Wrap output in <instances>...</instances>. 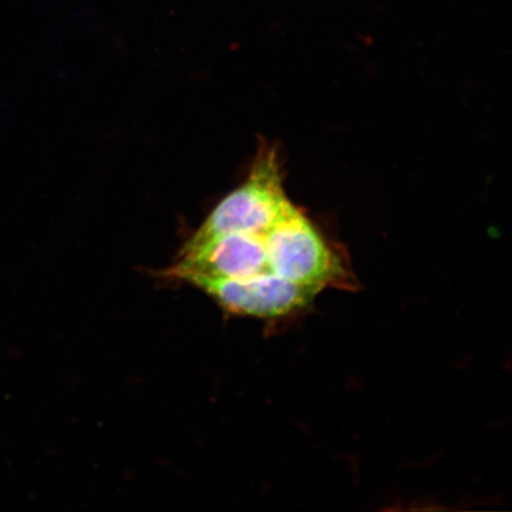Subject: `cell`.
I'll return each mask as SVG.
<instances>
[{"label": "cell", "mask_w": 512, "mask_h": 512, "mask_svg": "<svg viewBox=\"0 0 512 512\" xmlns=\"http://www.w3.org/2000/svg\"><path fill=\"white\" fill-rule=\"evenodd\" d=\"M296 209L288 201L274 147L262 144L247 182L217 206L181 253L229 234H265Z\"/></svg>", "instance_id": "6da1fadb"}, {"label": "cell", "mask_w": 512, "mask_h": 512, "mask_svg": "<svg viewBox=\"0 0 512 512\" xmlns=\"http://www.w3.org/2000/svg\"><path fill=\"white\" fill-rule=\"evenodd\" d=\"M270 273L311 293L350 285L343 262L297 208L265 233Z\"/></svg>", "instance_id": "7a4b0ae2"}, {"label": "cell", "mask_w": 512, "mask_h": 512, "mask_svg": "<svg viewBox=\"0 0 512 512\" xmlns=\"http://www.w3.org/2000/svg\"><path fill=\"white\" fill-rule=\"evenodd\" d=\"M188 283L208 293L223 310L258 318L286 316L315 297L305 288L268 273L245 279L195 278Z\"/></svg>", "instance_id": "3957f363"}]
</instances>
